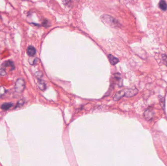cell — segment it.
I'll return each mask as SVG.
<instances>
[{"instance_id":"1","label":"cell","mask_w":167,"mask_h":166,"mask_svg":"<svg viewBox=\"0 0 167 166\" xmlns=\"http://www.w3.org/2000/svg\"><path fill=\"white\" fill-rule=\"evenodd\" d=\"M101 18L104 22H105L106 24L110 25V26L115 27L119 26L118 22H117V20L111 16L108 15H104L102 16Z\"/></svg>"},{"instance_id":"2","label":"cell","mask_w":167,"mask_h":166,"mask_svg":"<svg viewBox=\"0 0 167 166\" xmlns=\"http://www.w3.org/2000/svg\"><path fill=\"white\" fill-rule=\"evenodd\" d=\"M25 88V83L24 80L22 78L18 79L15 83V90L17 92H22Z\"/></svg>"},{"instance_id":"3","label":"cell","mask_w":167,"mask_h":166,"mask_svg":"<svg viewBox=\"0 0 167 166\" xmlns=\"http://www.w3.org/2000/svg\"><path fill=\"white\" fill-rule=\"evenodd\" d=\"M154 115V112L151 108L147 109L144 114V116L146 120H151Z\"/></svg>"},{"instance_id":"4","label":"cell","mask_w":167,"mask_h":166,"mask_svg":"<svg viewBox=\"0 0 167 166\" xmlns=\"http://www.w3.org/2000/svg\"><path fill=\"white\" fill-rule=\"evenodd\" d=\"M138 93V90L135 88H131L125 91V96L126 97H131Z\"/></svg>"},{"instance_id":"5","label":"cell","mask_w":167,"mask_h":166,"mask_svg":"<svg viewBox=\"0 0 167 166\" xmlns=\"http://www.w3.org/2000/svg\"><path fill=\"white\" fill-rule=\"evenodd\" d=\"M124 96H125V91L121 90L115 94L113 97V100L115 101H118Z\"/></svg>"},{"instance_id":"6","label":"cell","mask_w":167,"mask_h":166,"mask_svg":"<svg viewBox=\"0 0 167 166\" xmlns=\"http://www.w3.org/2000/svg\"><path fill=\"white\" fill-rule=\"evenodd\" d=\"M27 52L29 56H33L36 54V49L33 46H28L27 50Z\"/></svg>"},{"instance_id":"7","label":"cell","mask_w":167,"mask_h":166,"mask_svg":"<svg viewBox=\"0 0 167 166\" xmlns=\"http://www.w3.org/2000/svg\"><path fill=\"white\" fill-rule=\"evenodd\" d=\"M108 57L110 63L113 65L116 64L119 62V60L117 58L114 56L112 55H109Z\"/></svg>"},{"instance_id":"8","label":"cell","mask_w":167,"mask_h":166,"mask_svg":"<svg viewBox=\"0 0 167 166\" xmlns=\"http://www.w3.org/2000/svg\"><path fill=\"white\" fill-rule=\"evenodd\" d=\"M159 7L163 11H166L167 10V4L165 0H161L159 2Z\"/></svg>"},{"instance_id":"9","label":"cell","mask_w":167,"mask_h":166,"mask_svg":"<svg viewBox=\"0 0 167 166\" xmlns=\"http://www.w3.org/2000/svg\"><path fill=\"white\" fill-rule=\"evenodd\" d=\"M13 106L12 103H5L1 106V108L4 110H8Z\"/></svg>"},{"instance_id":"10","label":"cell","mask_w":167,"mask_h":166,"mask_svg":"<svg viewBox=\"0 0 167 166\" xmlns=\"http://www.w3.org/2000/svg\"><path fill=\"white\" fill-rule=\"evenodd\" d=\"M38 87H39V88L41 90H44L46 89V84L43 80H39L38 82Z\"/></svg>"},{"instance_id":"11","label":"cell","mask_w":167,"mask_h":166,"mask_svg":"<svg viewBox=\"0 0 167 166\" xmlns=\"http://www.w3.org/2000/svg\"><path fill=\"white\" fill-rule=\"evenodd\" d=\"M4 66L6 67H10L11 69H12V70H13L15 68L14 65L13 64V62L10 61H8L6 62L4 64Z\"/></svg>"},{"instance_id":"12","label":"cell","mask_w":167,"mask_h":166,"mask_svg":"<svg viewBox=\"0 0 167 166\" xmlns=\"http://www.w3.org/2000/svg\"><path fill=\"white\" fill-rule=\"evenodd\" d=\"M162 59H163V60L164 62L165 63V64L167 66V56L166 55H163Z\"/></svg>"},{"instance_id":"13","label":"cell","mask_w":167,"mask_h":166,"mask_svg":"<svg viewBox=\"0 0 167 166\" xmlns=\"http://www.w3.org/2000/svg\"><path fill=\"white\" fill-rule=\"evenodd\" d=\"M5 92H6V90H5V88H4V89L3 90V91H1V89H0V94H4Z\"/></svg>"},{"instance_id":"14","label":"cell","mask_w":167,"mask_h":166,"mask_svg":"<svg viewBox=\"0 0 167 166\" xmlns=\"http://www.w3.org/2000/svg\"><path fill=\"white\" fill-rule=\"evenodd\" d=\"M63 0V2H64V3H65V4H67V3H68L70 0Z\"/></svg>"}]
</instances>
